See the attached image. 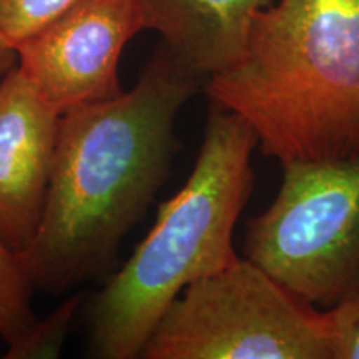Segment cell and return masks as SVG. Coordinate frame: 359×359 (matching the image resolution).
Wrapping results in <instances>:
<instances>
[{"label": "cell", "instance_id": "obj_1", "mask_svg": "<svg viewBox=\"0 0 359 359\" xmlns=\"http://www.w3.org/2000/svg\"><path fill=\"white\" fill-rule=\"evenodd\" d=\"M206 82L160 42L130 92L60 115L42 219L20 253L34 288L60 294L109 271L168 177L180 109Z\"/></svg>", "mask_w": 359, "mask_h": 359}, {"label": "cell", "instance_id": "obj_2", "mask_svg": "<svg viewBox=\"0 0 359 359\" xmlns=\"http://www.w3.org/2000/svg\"><path fill=\"white\" fill-rule=\"evenodd\" d=\"M266 156H359V0H278L251 22L243 55L208 79Z\"/></svg>", "mask_w": 359, "mask_h": 359}, {"label": "cell", "instance_id": "obj_3", "mask_svg": "<svg viewBox=\"0 0 359 359\" xmlns=\"http://www.w3.org/2000/svg\"><path fill=\"white\" fill-rule=\"evenodd\" d=\"M258 143L243 116L212 100L203 145L187 183L160 205L145 240L92 299L93 358H140L178 294L240 258L233 231L253 190L251 155Z\"/></svg>", "mask_w": 359, "mask_h": 359}, {"label": "cell", "instance_id": "obj_4", "mask_svg": "<svg viewBox=\"0 0 359 359\" xmlns=\"http://www.w3.org/2000/svg\"><path fill=\"white\" fill-rule=\"evenodd\" d=\"M143 359H333L330 309L291 293L248 258L190 283Z\"/></svg>", "mask_w": 359, "mask_h": 359}, {"label": "cell", "instance_id": "obj_5", "mask_svg": "<svg viewBox=\"0 0 359 359\" xmlns=\"http://www.w3.org/2000/svg\"><path fill=\"white\" fill-rule=\"evenodd\" d=\"M281 167L275 201L246 228L245 258L331 309L359 291V156Z\"/></svg>", "mask_w": 359, "mask_h": 359}, {"label": "cell", "instance_id": "obj_6", "mask_svg": "<svg viewBox=\"0 0 359 359\" xmlns=\"http://www.w3.org/2000/svg\"><path fill=\"white\" fill-rule=\"evenodd\" d=\"M140 30L138 0H77L15 48L17 67L62 115L123 92L120 57Z\"/></svg>", "mask_w": 359, "mask_h": 359}, {"label": "cell", "instance_id": "obj_7", "mask_svg": "<svg viewBox=\"0 0 359 359\" xmlns=\"http://www.w3.org/2000/svg\"><path fill=\"white\" fill-rule=\"evenodd\" d=\"M60 114L19 67L0 80V240L29 248L42 219Z\"/></svg>", "mask_w": 359, "mask_h": 359}, {"label": "cell", "instance_id": "obj_8", "mask_svg": "<svg viewBox=\"0 0 359 359\" xmlns=\"http://www.w3.org/2000/svg\"><path fill=\"white\" fill-rule=\"evenodd\" d=\"M275 0H138L143 30L193 74L210 79L243 55L251 22Z\"/></svg>", "mask_w": 359, "mask_h": 359}, {"label": "cell", "instance_id": "obj_9", "mask_svg": "<svg viewBox=\"0 0 359 359\" xmlns=\"http://www.w3.org/2000/svg\"><path fill=\"white\" fill-rule=\"evenodd\" d=\"M32 291L34 283L20 255L0 240V338L8 348L24 341L39 320L32 308Z\"/></svg>", "mask_w": 359, "mask_h": 359}, {"label": "cell", "instance_id": "obj_10", "mask_svg": "<svg viewBox=\"0 0 359 359\" xmlns=\"http://www.w3.org/2000/svg\"><path fill=\"white\" fill-rule=\"evenodd\" d=\"M77 0H0V39L15 52Z\"/></svg>", "mask_w": 359, "mask_h": 359}, {"label": "cell", "instance_id": "obj_11", "mask_svg": "<svg viewBox=\"0 0 359 359\" xmlns=\"http://www.w3.org/2000/svg\"><path fill=\"white\" fill-rule=\"evenodd\" d=\"M83 294L77 293L58 304L48 316L37 320L24 341L17 346L8 348L7 359H37V358H57L60 353L64 341L69 331V326L74 320Z\"/></svg>", "mask_w": 359, "mask_h": 359}, {"label": "cell", "instance_id": "obj_12", "mask_svg": "<svg viewBox=\"0 0 359 359\" xmlns=\"http://www.w3.org/2000/svg\"><path fill=\"white\" fill-rule=\"evenodd\" d=\"M333 359H359V291L330 309Z\"/></svg>", "mask_w": 359, "mask_h": 359}, {"label": "cell", "instance_id": "obj_13", "mask_svg": "<svg viewBox=\"0 0 359 359\" xmlns=\"http://www.w3.org/2000/svg\"><path fill=\"white\" fill-rule=\"evenodd\" d=\"M15 58H17L15 52L11 50V48L4 43V40L0 39V77H4L12 67L17 65Z\"/></svg>", "mask_w": 359, "mask_h": 359}]
</instances>
